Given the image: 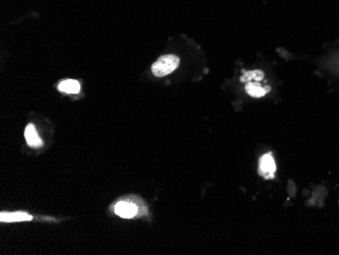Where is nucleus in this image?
Returning <instances> with one entry per match:
<instances>
[{
  "label": "nucleus",
  "instance_id": "nucleus-7",
  "mask_svg": "<svg viewBox=\"0 0 339 255\" xmlns=\"http://www.w3.org/2000/svg\"><path fill=\"white\" fill-rule=\"evenodd\" d=\"M58 89L60 92L66 94H78L80 92V84L77 80L66 79L59 83Z\"/></svg>",
  "mask_w": 339,
  "mask_h": 255
},
{
  "label": "nucleus",
  "instance_id": "nucleus-6",
  "mask_svg": "<svg viewBox=\"0 0 339 255\" xmlns=\"http://www.w3.org/2000/svg\"><path fill=\"white\" fill-rule=\"evenodd\" d=\"M33 217L27 215L23 212H16V213H1L0 214V221L6 223L12 222H26L32 221Z\"/></svg>",
  "mask_w": 339,
  "mask_h": 255
},
{
  "label": "nucleus",
  "instance_id": "nucleus-8",
  "mask_svg": "<svg viewBox=\"0 0 339 255\" xmlns=\"http://www.w3.org/2000/svg\"><path fill=\"white\" fill-rule=\"evenodd\" d=\"M264 78V73L261 70H253L247 71L243 76H241V81L248 82V81H261Z\"/></svg>",
  "mask_w": 339,
  "mask_h": 255
},
{
  "label": "nucleus",
  "instance_id": "nucleus-4",
  "mask_svg": "<svg viewBox=\"0 0 339 255\" xmlns=\"http://www.w3.org/2000/svg\"><path fill=\"white\" fill-rule=\"evenodd\" d=\"M24 137H25L26 144L32 148H39L43 145L42 139L39 137V135L37 133L35 125L32 123L27 124V126L25 127Z\"/></svg>",
  "mask_w": 339,
  "mask_h": 255
},
{
  "label": "nucleus",
  "instance_id": "nucleus-5",
  "mask_svg": "<svg viewBox=\"0 0 339 255\" xmlns=\"http://www.w3.org/2000/svg\"><path fill=\"white\" fill-rule=\"evenodd\" d=\"M245 89H246V92L254 98H261L270 91V87L263 88V87H261L259 81H253V80L248 81L246 83Z\"/></svg>",
  "mask_w": 339,
  "mask_h": 255
},
{
  "label": "nucleus",
  "instance_id": "nucleus-2",
  "mask_svg": "<svg viewBox=\"0 0 339 255\" xmlns=\"http://www.w3.org/2000/svg\"><path fill=\"white\" fill-rule=\"evenodd\" d=\"M276 171V166L271 153L265 154L260 158L259 161V174L265 179L274 178V174Z\"/></svg>",
  "mask_w": 339,
  "mask_h": 255
},
{
  "label": "nucleus",
  "instance_id": "nucleus-1",
  "mask_svg": "<svg viewBox=\"0 0 339 255\" xmlns=\"http://www.w3.org/2000/svg\"><path fill=\"white\" fill-rule=\"evenodd\" d=\"M180 63V58L176 55L168 54L161 56L153 65L152 71L158 77H162L172 73Z\"/></svg>",
  "mask_w": 339,
  "mask_h": 255
},
{
  "label": "nucleus",
  "instance_id": "nucleus-3",
  "mask_svg": "<svg viewBox=\"0 0 339 255\" xmlns=\"http://www.w3.org/2000/svg\"><path fill=\"white\" fill-rule=\"evenodd\" d=\"M115 213L123 219H131L136 216L137 208L133 204L120 202L115 206Z\"/></svg>",
  "mask_w": 339,
  "mask_h": 255
}]
</instances>
